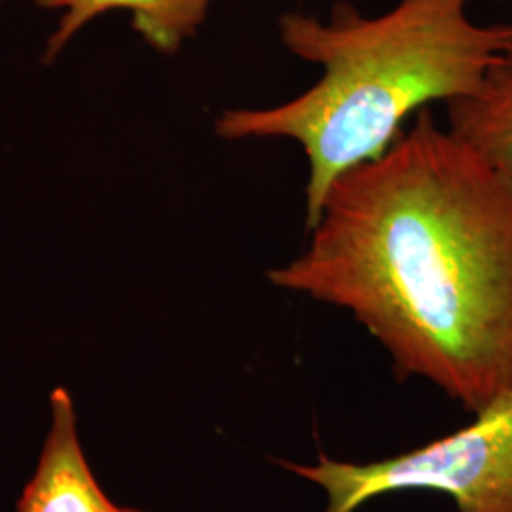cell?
Returning <instances> with one entry per match:
<instances>
[{
	"instance_id": "1",
	"label": "cell",
	"mask_w": 512,
	"mask_h": 512,
	"mask_svg": "<svg viewBox=\"0 0 512 512\" xmlns=\"http://www.w3.org/2000/svg\"><path fill=\"white\" fill-rule=\"evenodd\" d=\"M277 289L348 310L391 355L476 412L512 387V186L423 109L336 179Z\"/></svg>"
},
{
	"instance_id": "2",
	"label": "cell",
	"mask_w": 512,
	"mask_h": 512,
	"mask_svg": "<svg viewBox=\"0 0 512 512\" xmlns=\"http://www.w3.org/2000/svg\"><path fill=\"white\" fill-rule=\"evenodd\" d=\"M469 0H401L376 18L334 4L327 21L306 14L279 19L291 54L323 67L300 95L270 109L228 110L217 120L224 139H291L310 164L306 228L330 186L346 171L382 156L404 122L429 103L475 92L511 44L512 23L478 25Z\"/></svg>"
},
{
	"instance_id": "3",
	"label": "cell",
	"mask_w": 512,
	"mask_h": 512,
	"mask_svg": "<svg viewBox=\"0 0 512 512\" xmlns=\"http://www.w3.org/2000/svg\"><path fill=\"white\" fill-rule=\"evenodd\" d=\"M325 490L323 512H355L376 497L431 490L459 512H512V387L475 412L463 429L421 448L372 463L319 456L311 465H285Z\"/></svg>"
},
{
	"instance_id": "4",
	"label": "cell",
	"mask_w": 512,
	"mask_h": 512,
	"mask_svg": "<svg viewBox=\"0 0 512 512\" xmlns=\"http://www.w3.org/2000/svg\"><path fill=\"white\" fill-rule=\"evenodd\" d=\"M18 512H139L116 507L99 488L84 458L73 401L65 389L52 393V427Z\"/></svg>"
},
{
	"instance_id": "5",
	"label": "cell",
	"mask_w": 512,
	"mask_h": 512,
	"mask_svg": "<svg viewBox=\"0 0 512 512\" xmlns=\"http://www.w3.org/2000/svg\"><path fill=\"white\" fill-rule=\"evenodd\" d=\"M42 8H65V16L46 44L44 63H52L63 46L90 19L109 10H129L133 27L152 48L175 54L200 29L213 0H35Z\"/></svg>"
},
{
	"instance_id": "6",
	"label": "cell",
	"mask_w": 512,
	"mask_h": 512,
	"mask_svg": "<svg viewBox=\"0 0 512 512\" xmlns=\"http://www.w3.org/2000/svg\"><path fill=\"white\" fill-rule=\"evenodd\" d=\"M448 105V131L512 186V40L475 92Z\"/></svg>"
}]
</instances>
